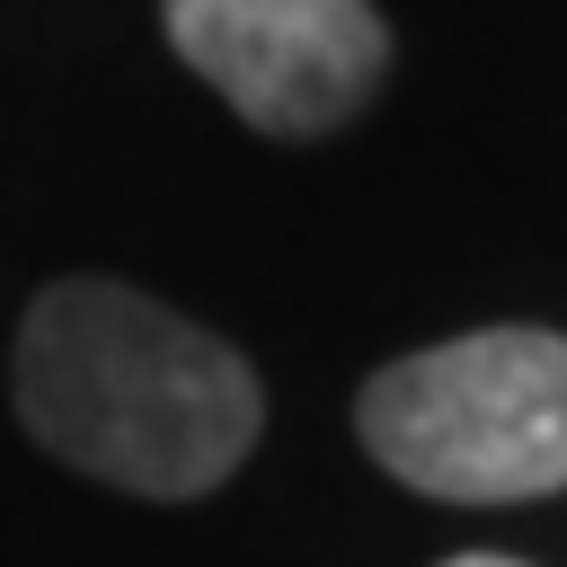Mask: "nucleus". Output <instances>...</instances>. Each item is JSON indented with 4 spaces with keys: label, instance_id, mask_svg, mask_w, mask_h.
I'll return each mask as SVG.
<instances>
[{
    "label": "nucleus",
    "instance_id": "1",
    "mask_svg": "<svg viewBox=\"0 0 567 567\" xmlns=\"http://www.w3.org/2000/svg\"><path fill=\"white\" fill-rule=\"evenodd\" d=\"M18 416L53 461L106 487L204 496L248 461L266 390L248 354L186 310L115 275H71L35 292L18 328Z\"/></svg>",
    "mask_w": 567,
    "mask_h": 567
},
{
    "label": "nucleus",
    "instance_id": "2",
    "mask_svg": "<svg viewBox=\"0 0 567 567\" xmlns=\"http://www.w3.org/2000/svg\"><path fill=\"white\" fill-rule=\"evenodd\" d=\"M363 452L443 505H523L567 487V337L470 328L381 363L354 399Z\"/></svg>",
    "mask_w": 567,
    "mask_h": 567
},
{
    "label": "nucleus",
    "instance_id": "3",
    "mask_svg": "<svg viewBox=\"0 0 567 567\" xmlns=\"http://www.w3.org/2000/svg\"><path fill=\"white\" fill-rule=\"evenodd\" d=\"M159 27L221 106L284 142L337 133L390 71L372 0H159Z\"/></svg>",
    "mask_w": 567,
    "mask_h": 567
},
{
    "label": "nucleus",
    "instance_id": "4",
    "mask_svg": "<svg viewBox=\"0 0 567 567\" xmlns=\"http://www.w3.org/2000/svg\"><path fill=\"white\" fill-rule=\"evenodd\" d=\"M443 567H523V558H496V549H461V558H443Z\"/></svg>",
    "mask_w": 567,
    "mask_h": 567
}]
</instances>
